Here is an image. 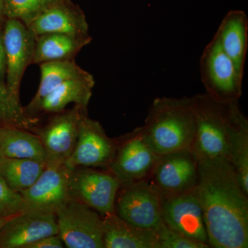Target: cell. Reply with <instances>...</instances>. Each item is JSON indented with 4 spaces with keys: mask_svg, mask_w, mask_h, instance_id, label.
<instances>
[{
    "mask_svg": "<svg viewBox=\"0 0 248 248\" xmlns=\"http://www.w3.org/2000/svg\"><path fill=\"white\" fill-rule=\"evenodd\" d=\"M2 157H4V156H3L2 153H1V151H0V159Z\"/></svg>",
    "mask_w": 248,
    "mask_h": 248,
    "instance_id": "obj_33",
    "label": "cell"
},
{
    "mask_svg": "<svg viewBox=\"0 0 248 248\" xmlns=\"http://www.w3.org/2000/svg\"><path fill=\"white\" fill-rule=\"evenodd\" d=\"M215 36L225 53L244 74L248 45V19L246 13L240 10L229 11Z\"/></svg>",
    "mask_w": 248,
    "mask_h": 248,
    "instance_id": "obj_18",
    "label": "cell"
},
{
    "mask_svg": "<svg viewBox=\"0 0 248 248\" xmlns=\"http://www.w3.org/2000/svg\"><path fill=\"white\" fill-rule=\"evenodd\" d=\"M55 214L65 247L104 248L103 217L97 211L69 198Z\"/></svg>",
    "mask_w": 248,
    "mask_h": 248,
    "instance_id": "obj_5",
    "label": "cell"
},
{
    "mask_svg": "<svg viewBox=\"0 0 248 248\" xmlns=\"http://www.w3.org/2000/svg\"><path fill=\"white\" fill-rule=\"evenodd\" d=\"M6 72V58L5 52L3 26L0 25V81L5 84Z\"/></svg>",
    "mask_w": 248,
    "mask_h": 248,
    "instance_id": "obj_30",
    "label": "cell"
},
{
    "mask_svg": "<svg viewBox=\"0 0 248 248\" xmlns=\"http://www.w3.org/2000/svg\"><path fill=\"white\" fill-rule=\"evenodd\" d=\"M188 98L196 122L194 155L197 159H228L231 131L243 113L239 102H222L206 93Z\"/></svg>",
    "mask_w": 248,
    "mask_h": 248,
    "instance_id": "obj_3",
    "label": "cell"
},
{
    "mask_svg": "<svg viewBox=\"0 0 248 248\" xmlns=\"http://www.w3.org/2000/svg\"><path fill=\"white\" fill-rule=\"evenodd\" d=\"M121 187L116 199V215L138 228L157 231L164 220L161 195L153 183L142 179Z\"/></svg>",
    "mask_w": 248,
    "mask_h": 248,
    "instance_id": "obj_7",
    "label": "cell"
},
{
    "mask_svg": "<svg viewBox=\"0 0 248 248\" xmlns=\"http://www.w3.org/2000/svg\"><path fill=\"white\" fill-rule=\"evenodd\" d=\"M71 170L65 165L46 167L36 182L27 190L19 192L25 210L55 213L69 199L68 182Z\"/></svg>",
    "mask_w": 248,
    "mask_h": 248,
    "instance_id": "obj_15",
    "label": "cell"
},
{
    "mask_svg": "<svg viewBox=\"0 0 248 248\" xmlns=\"http://www.w3.org/2000/svg\"><path fill=\"white\" fill-rule=\"evenodd\" d=\"M121 184L109 171L88 167L72 170L68 177V196L88 205L102 216L115 213V202Z\"/></svg>",
    "mask_w": 248,
    "mask_h": 248,
    "instance_id": "obj_6",
    "label": "cell"
},
{
    "mask_svg": "<svg viewBox=\"0 0 248 248\" xmlns=\"http://www.w3.org/2000/svg\"><path fill=\"white\" fill-rule=\"evenodd\" d=\"M150 177L161 197L182 193L197 185L198 160L191 149L159 155Z\"/></svg>",
    "mask_w": 248,
    "mask_h": 248,
    "instance_id": "obj_12",
    "label": "cell"
},
{
    "mask_svg": "<svg viewBox=\"0 0 248 248\" xmlns=\"http://www.w3.org/2000/svg\"><path fill=\"white\" fill-rule=\"evenodd\" d=\"M40 67V82L37 93L24 111L29 117L37 118L39 107L42 101L55 88L68 80L82 78L89 75L76 60L45 62Z\"/></svg>",
    "mask_w": 248,
    "mask_h": 248,
    "instance_id": "obj_21",
    "label": "cell"
},
{
    "mask_svg": "<svg viewBox=\"0 0 248 248\" xmlns=\"http://www.w3.org/2000/svg\"><path fill=\"white\" fill-rule=\"evenodd\" d=\"M94 85L95 81L91 73L62 83L42 101L37 115L41 113H59L64 110L70 104L87 108Z\"/></svg>",
    "mask_w": 248,
    "mask_h": 248,
    "instance_id": "obj_20",
    "label": "cell"
},
{
    "mask_svg": "<svg viewBox=\"0 0 248 248\" xmlns=\"http://www.w3.org/2000/svg\"><path fill=\"white\" fill-rule=\"evenodd\" d=\"M9 218V217H8V218H0V228L6 223Z\"/></svg>",
    "mask_w": 248,
    "mask_h": 248,
    "instance_id": "obj_32",
    "label": "cell"
},
{
    "mask_svg": "<svg viewBox=\"0 0 248 248\" xmlns=\"http://www.w3.org/2000/svg\"><path fill=\"white\" fill-rule=\"evenodd\" d=\"M25 210L24 200L19 192L11 188L0 176V218H8Z\"/></svg>",
    "mask_w": 248,
    "mask_h": 248,
    "instance_id": "obj_28",
    "label": "cell"
},
{
    "mask_svg": "<svg viewBox=\"0 0 248 248\" xmlns=\"http://www.w3.org/2000/svg\"><path fill=\"white\" fill-rule=\"evenodd\" d=\"M6 72L5 85L10 97L20 104L19 89L23 76L32 64L36 37L26 24L13 18H6L3 24Z\"/></svg>",
    "mask_w": 248,
    "mask_h": 248,
    "instance_id": "obj_8",
    "label": "cell"
},
{
    "mask_svg": "<svg viewBox=\"0 0 248 248\" xmlns=\"http://www.w3.org/2000/svg\"><path fill=\"white\" fill-rule=\"evenodd\" d=\"M228 159L235 170L240 184L248 194V120L243 113L231 131Z\"/></svg>",
    "mask_w": 248,
    "mask_h": 248,
    "instance_id": "obj_24",
    "label": "cell"
},
{
    "mask_svg": "<svg viewBox=\"0 0 248 248\" xmlns=\"http://www.w3.org/2000/svg\"><path fill=\"white\" fill-rule=\"evenodd\" d=\"M91 42L90 34L51 32L36 36L32 63L40 65L45 62L75 60L80 50Z\"/></svg>",
    "mask_w": 248,
    "mask_h": 248,
    "instance_id": "obj_19",
    "label": "cell"
},
{
    "mask_svg": "<svg viewBox=\"0 0 248 248\" xmlns=\"http://www.w3.org/2000/svg\"><path fill=\"white\" fill-rule=\"evenodd\" d=\"M28 27L35 37L51 32L89 34L84 11L71 0H64L52 6L35 18Z\"/></svg>",
    "mask_w": 248,
    "mask_h": 248,
    "instance_id": "obj_16",
    "label": "cell"
},
{
    "mask_svg": "<svg viewBox=\"0 0 248 248\" xmlns=\"http://www.w3.org/2000/svg\"><path fill=\"white\" fill-rule=\"evenodd\" d=\"M64 0H4L5 17L17 19L29 27L35 18Z\"/></svg>",
    "mask_w": 248,
    "mask_h": 248,
    "instance_id": "obj_26",
    "label": "cell"
},
{
    "mask_svg": "<svg viewBox=\"0 0 248 248\" xmlns=\"http://www.w3.org/2000/svg\"><path fill=\"white\" fill-rule=\"evenodd\" d=\"M6 19L4 13V0H0V25L3 26Z\"/></svg>",
    "mask_w": 248,
    "mask_h": 248,
    "instance_id": "obj_31",
    "label": "cell"
},
{
    "mask_svg": "<svg viewBox=\"0 0 248 248\" xmlns=\"http://www.w3.org/2000/svg\"><path fill=\"white\" fill-rule=\"evenodd\" d=\"M198 160L197 193L209 247H248V194L226 158Z\"/></svg>",
    "mask_w": 248,
    "mask_h": 248,
    "instance_id": "obj_1",
    "label": "cell"
},
{
    "mask_svg": "<svg viewBox=\"0 0 248 248\" xmlns=\"http://www.w3.org/2000/svg\"><path fill=\"white\" fill-rule=\"evenodd\" d=\"M45 163L37 160L4 157L0 159V176L16 192L27 190L45 169Z\"/></svg>",
    "mask_w": 248,
    "mask_h": 248,
    "instance_id": "obj_23",
    "label": "cell"
},
{
    "mask_svg": "<svg viewBox=\"0 0 248 248\" xmlns=\"http://www.w3.org/2000/svg\"><path fill=\"white\" fill-rule=\"evenodd\" d=\"M200 73L209 95L222 102H239L242 94L244 74L225 53L215 36L204 49Z\"/></svg>",
    "mask_w": 248,
    "mask_h": 248,
    "instance_id": "obj_4",
    "label": "cell"
},
{
    "mask_svg": "<svg viewBox=\"0 0 248 248\" xmlns=\"http://www.w3.org/2000/svg\"><path fill=\"white\" fill-rule=\"evenodd\" d=\"M159 248H208V244L174 231L163 222L156 231Z\"/></svg>",
    "mask_w": 248,
    "mask_h": 248,
    "instance_id": "obj_27",
    "label": "cell"
},
{
    "mask_svg": "<svg viewBox=\"0 0 248 248\" xmlns=\"http://www.w3.org/2000/svg\"><path fill=\"white\" fill-rule=\"evenodd\" d=\"M158 156L147 143L140 127L117 142L109 171L118 179L121 186L127 185L149 177Z\"/></svg>",
    "mask_w": 248,
    "mask_h": 248,
    "instance_id": "obj_9",
    "label": "cell"
},
{
    "mask_svg": "<svg viewBox=\"0 0 248 248\" xmlns=\"http://www.w3.org/2000/svg\"><path fill=\"white\" fill-rule=\"evenodd\" d=\"M161 197L163 220L168 226L188 237L208 244L197 186L182 193Z\"/></svg>",
    "mask_w": 248,
    "mask_h": 248,
    "instance_id": "obj_13",
    "label": "cell"
},
{
    "mask_svg": "<svg viewBox=\"0 0 248 248\" xmlns=\"http://www.w3.org/2000/svg\"><path fill=\"white\" fill-rule=\"evenodd\" d=\"M63 241L58 234L50 235L37 240L29 245L27 248H64Z\"/></svg>",
    "mask_w": 248,
    "mask_h": 248,
    "instance_id": "obj_29",
    "label": "cell"
},
{
    "mask_svg": "<svg viewBox=\"0 0 248 248\" xmlns=\"http://www.w3.org/2000/svg\"><path fill=\"white\" fill-rule=\"evenodd\" d=\"M105 248H159L156 232L124 221L115 213L103 216Z\"/></svg>",
    "mask_w": 248,
    "mask_h": 248,
    "instance_id": "obj_17",
    "label": "cell"
},
{
    "mask_svg": "<svg viewBox=\"0 0 248 248\" xmlns=\"http://www.w3.org/2000/svg\"><path fill=\"white\" fill-rule=\"evenodd\" d=\"M141 129L147 143L157 155L192 150L196 122L189 98H156Z\"/></svg>",
    "mask_w": 248,
    "mask_h": 248,
    "instance_id": "obj_2",
    "label": "cell"
},
{
    "mask_svg": "<svg viewBox=\"0 0 248 248\" xmlns=\"http://www.w3.org/2000/svg\"><path fill=\"white\" fill-rule=\"evenodd\" d=\"M37 123V119L29 117L21 104L11 99L6 85L0 81V125L31 130Z\"/></svg>",
    "mask_w": 248,
    "mask_h": 248,
    "instance_id": "obj_25",
    "label": "cell"
},
{
    "mask_svg": "<svg viewBox=\"0 0 248 248\" xmlns=\"http://www.w3.org/2000/svg\"><path fill=\"white\" fill-rule=\"evenodd\" d=\"M0 151L6 157L45 161L38 135L17 127L0 125Z\"/></svg>",
    "mask_w": 248,
    "mask_h": 248,
    "instance_id": "obj_22",
    "label": "cell"
},
{
    "mask_svg": "<svg viewBox=\"0 0 248 248\" xmlns=\"http://www.w3.org/2000/svg\"><path fill=\"white\" fill-rule=\"evenodd\" d=\"M87 108L75 105L70 110L55 114L39 130L46 167L63 166L71 156L78 140L80 119Z\"/></svg>",
    "mask_w": 248,
    "mask_h": 248,
    "instance_id": "obj_10",
    "label": "cell"
},
{
    "mask_svg": "<svg viewBox=\"0 0 248 248\" xmlns=\"http://www.w3.org/2000/svg\"><path fill=\"white\" fill-rule=\"evenodd\" d=\"M117 148V142L108 138L100 123L90 118L85 110L80 119L76 147L65 166L71 170L79 167L108 168Z\"/></svg>",
    "mask_w": 248,
    "mask_h": 248,
    "instance_id": "obj_11",
    "label": "cell"
},
{
    "mask_svg": "<svg viewBox=\"0 0 248 248\" xmlns=\"http://www.w3.org/2000/svg\"><path fill=\"white\" fill-rule=\"evenodd\" d=\"M58 234L55 214L24 210L9 217L0 228V248H27L37 240Z\"/></svg>",
    "mask_w": 248,
    "mask_h": 248,
    "instance_id": "obj_14",
    "label": "cell"
}]
</instances>
